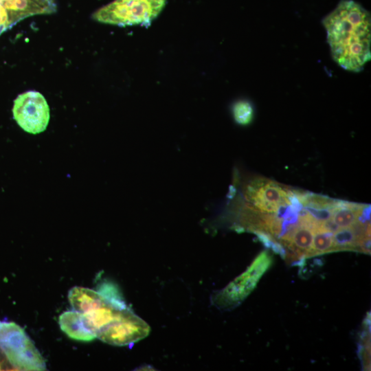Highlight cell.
<instances>
[{"mask_svg": "<svg viewBox=\"0 0 371 371\" xmlns=\"http://www.w3.org/2000/svg\"><path fill=\"white\" fill-rule=\"evenodd\" d=\"M0 348L16 370H46L42 355L23 328L14 322L1 323Z\"/></svg>", "mask_w": 371, "mask_h": 371, "instance_id": "obj_3", "label": "cell"}, {"mask_svg": "<svg viewBox=\"0 0 371 371\" xmlns=\"http://www.w3.org/2000/svg\"><path fill=\"white\" fill-rule=\"evenodd\" d=\"M362 205V203L337 199L331 219L339 228L351 227L357 221Z\"/></svg>", "mask_w": 371, "mask_h": 371, "instance_id": "obj_12", "label": "cell"}, {"mask_svg": "<svg viewBox=\"0 0 371 371\" xmlns=\"http://www.w3.org/2000/svg\"><path fill=\"white\" fill-rule=\"evenodd\" d=\"M149 331L148 325L127 306L110 324L97 333V337L106 344L122 346L144 339Z\"/></svg>", "mask_w": 371, "mask_h": 371, "instance_id": "obj_6", "label": "cell"}, {"mask_svg": "<svg viewBox=\"0 0 371 371\" xmlns=\"http://www.w3.org/2000/svg\"><path fill=\"white\" fill-rule=\"evenodd\" d=\"M322 23L334 61L347 71H361L371 57L370 12L353 0H341Z\"/></svg>", "mask_w": 371, "mask_h": 371, "instance_id": "obj_1", "label": "cell"}, {"mask_svg": "<svg viewBox=\"0 0 371 371\" xmlns=\"http://www.w3.org/2000/svg\"><path fill=\"white\" fill-rule=\"evenodd\" d=\"M291 187L263 177H254L243 186L246 203L254 209L276 214L281 205L290 204L288 199Z\"/></svg>", "mask_w": 371, "mask_h": 371, "instance_id": "obj_4", "label": "cell"}, {"mask_svg": "<svg viewBox=\"0 0 371 371\" xmlns=\"http://www.w3.org/2000/svg\"><path fill=\"white\" fill-rule=\"evenodd\" d=\"M126 307L120 308L107 301L103 305L83 313V315L87 326L97 335L99 331L110 324Z\"/></svg>", "mask_w": 371, "mask_h": 371, "instance_id": "obj_11", "label": "cell"}, {"mask_svg": "<svg viewBox=\"0 0 371 371\" xmlns=\"http://www.w3.org/2000/svg\"><path fill=\"white\" fill-rule=\"evenodd\" d=\"M1 322H0V327H1Z\"/></svg>", "mask_w": 371, "mask_h": 371, "instance_id": "obj_17", "label": "cell"}, {"mask_svg": "<svg viewBox=\"0 0 371 371\" xmlns=\"http://www.w3.org/2000/svg\"><path fill=\"white\" fill-rule=\"evenodd\" d=\"M333 251H357L359 238L352 227L338 229L333 234Z\"/></svg>", "mask_w": 371, "mask_h": 371, "instance_id": "obj_13", "label": "cell"}, {"mask_svg": "<svg viewBox=\"0 0 371 371\" xmlns=\"http://www.w3.org/2000/svg\"><path fill=\"white\" fill-rule=\"evenodd\" d=\"M60 329L71 339L81 341H91L97 337L87 324L83 313L74 311L63 312L58 319Z\"/></svg>", "mask_w": 371, "mask_h": 371, "instance_id": "obj_9", "label": "cell"}, {"mask_svg": "<svg viewBox=\"0 0 371 371\" xmlns=\"http://www.w3.org/2000/svg\"><path fill=\"white\" fill-rule=\"evenodd\" d=\"M47 0H0V34L20 21L41 14Z\"/></svg>", "mask_w": 371, "mask_h": 371, "instance_id": "obj_8", "label": "cell"}, {"mask_svg": "<svg viewBox=\"0 0 371 371\" xmlns=\"http://www.w3.org/2000/svg\"><path fill=\"white\" fill-rule=\"evenodd\" d=\"M333 232H315L311 249L306 258H311L326 253L333 252Z\"/></svg>", "mask_w": 371, "mask_h": 371, "instance_id": "obj_14", "label": "cell"}, {"mask_svg": "<svg viewBox=\"0 0 371 371\" xmlns=\"http://www.w3.org/2000/svg\"><path fill=\"white\" fill-rule=\"evenodd\" d=\"M13 116L25 131L38 134L43 132L49 121V108L44 96L36 91H28L14 101Z\"/></svg>", "mask_w": 371, "mask_h": 371, "instance_id": "obj_5", "label": "cell"}, {"mask_svg": "<svg viewBox=\"0 0 371 371\" xmlns=\"http://www.w3.org/2000/svg\"><path fill=\"white\" fill-rule=\"evenodd\" d=\"M166 4V0H115L91 17L100 23L120 26L144 25L155 19Z\"/></svg>", "mask_w": 371, "mask_h": 371, "instance_id": "obj_2", "label": "cell"}, {"mask_svg": "<svg viewBox=\"0 0 371 371\" xmlns=\"http://www.w3.org/2000/svg\"><path fill=\"white\" fill-rule=\"evenodd\" d=\"M232 113L236 123L241 126L249 125L254 119V107L247 100L235 102L232 106Z\"/></svg>", "mask_w": 371, "mask_h": 371, "instance_id": "obj_15", "label": "cell"}, {"mask_svg": "<svg viewBox=\"0 0 371 371\" xmlns=\"http://www.w3.org/2000/svg\"><path fill=\"white\" fill-rule=\"evenodd\" d=\"M271 260L267 251L262 252L243 274L218 293L214 297V304L226 308L239 303L254 288L260 276L269 267Z\"/></svg>", "mask_w": 371, "mask_h": 371, "instance_id": "obj_7", "label": "cell"}, {"mask_svg": "<svg viewBox=\"0 0 371 371\" xmlns=\"http://www.w3.org/2000/svg\"><path fill=\"white\" fill-rule=\"evenodd\" d=\"M2 369H3V367H2L1 363H0V370H1Z\"/></svg>", "mask_w": 371, "mask_h": 371, "instance_id": "obj_16", "label": "cell"}, {"mask_svg": "<svg viewBox=\"0 0 371 371\" xmlns=\"http://www.w3.org/2000/svg\"><path fill=\"white\" fill-rule=\"evenodd\" d=\"M68 299L74 310L82 313L107 302L97 290L82 286L71 288L68 293Z\"/></svg>", "mask_w": 371, "mask_h": 371, "instance_id": "obj_10", "label": "cell"}]
</instances>
